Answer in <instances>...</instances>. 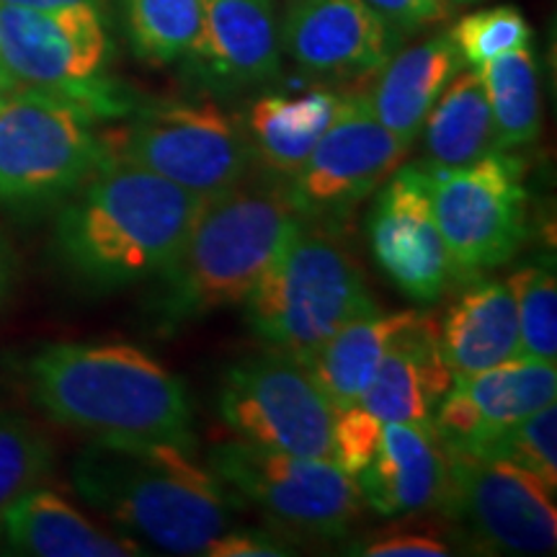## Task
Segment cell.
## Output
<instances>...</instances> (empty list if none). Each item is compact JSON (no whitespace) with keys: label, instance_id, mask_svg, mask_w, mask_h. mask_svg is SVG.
<instances>
[{"label":"cell","instance_id":"6da1fadb","mask_svg":"<svg viewBox=\"0 0 557 557\" xmlns=\"http://www.w3.org/2000/svg\"><path fill=\"white\" fill-rule=\"evenodd\" d=\"M26 385L52 421L99 442L197 444L189 389L137 346L50 344L26 361Z\"/></svg>","mask_w":557,"mask_h":557},{"label":"cell","instance_id":"7a4b0ae2","mask_svg":"<svg viewBox=\"0 0 557 557\" xmlns=\"http://www.w3.org/2000/svg\"><path fill=\"white\" fill-rule=\"evenodd\" d=\"M201 201L158 173L109 152L60 209L54 248L70 274L88 287H132L169 267Z\"/></svg>","mask_w":557,"mask_h":557},{"label":"cell","instance_id":"3957f363","mask_svg":"<svg viewBox=\"0 0 557 557\" xmlns=\"http://www.w3.org/2000/svg\"><path fill=\"white\" fill-rule=\"evenodd\" d=\"M287 181L248 173L201 201L197 220L169 267L156 276L150 323L176 333L212 312L246 302L269 263L299 225Z\"/></svg>","mask_w":557,"mask_h":557},{"label":"cell","instance_id":"277c9868","mask_svg":"<svg viewBox=\"0 0 557 557\" xmlns=\"http://www.w3.org/2000/svg\"><path fill=\"white\" fill-rule=\"evenodd\" d=\"M176 444L94 442L75 457L78 496L129 532L176 555H205L230 529L233 500L212 470Z\"/></svg>","mask_w":557,"mask_h":557},{"label":"cell","instance_id":"5b68a950","mask_svg":"<svg viewBox=\"0 0 557 557\" xmlns=\"http://www.w3.org/2000/svg\"><path fill=\"white\" fill-rule=\"evenodd\" d=\"M243 305L250 331L302 364L338 329L377 310L336 230L312 222H299Z\"/></svg>","mask_w":557,"mask_h":557},{"label":"cell","instance_id":"8992f818","mask_svg":"<svg viewBox=\"0 0 557 557\" xmlns=\"http://www.w3.org/2000/svg\"><path fill=\"white\" fill-rule=\"evenodd\" d=\"M99 122L70 96L13 86L0 99V205L45 209L67 199L109 156Z\"/></svg>","mask_w":557,"mask_h":557},{"label":"cell","instance_id":"52a82bcc","mask_svg":"<svg viewBox=\"0 0 557 557\" xmlns=\"http://www.w3.org/2000/svg\"><path fill=\"white\" fill-rule=\"evenodd\" d=\"M109 34L101 9L37 11L0 5V67L16 86L86 103L101 120L124 116L132 99L107 78Z\"/></svg>","mask_w":557,"mask_h":557},{"label":"cell","instance_id":"ba28073f","mask_svg":"<svg viewBox=\"0 0 557 557\" xmlns=\"http://www.w3.org/2000/svg\"><path fill=\"white\" fill-rule=\"evenodd\" d=\"M209 470L295 537L341 540L364 506L354 478L331 459L287 455L238 438L209 451Z\"/></svg>","mask_w":557,"mask_h":557},{"label":"cell","instance_id":"9c48e42d","mask_svg":"<svg viewBox=\"0 0 557 557\" xmlns=\"http://www.w3.org/2000/svg\"><path fill=\"white\" fill-rule=\"evenodd\" d=\"M426 173L455 282L468 284L519 253L527 240L529 201L521 158L498 150L462 169Z\"/></svg>","mask_w":557,"mask_h":557},{"label":"cell","instance_id":"30bf717a","mask_svg":"<svg viewBox=\"0 0 557 557\" xmlns=\"http://www.w3.org/2000/svg\"><path fill=\"white\" fill-rule=\"evenodd\" d=\"M120 158L201 199L235 186L256 163L243 122L214 101L148 103L124 132Z\"/></svg>","mask_w":557,"mask_h":557},{"label":"cell","instance_id":"8fae6325","mask_svg":"<svg viewBox=\"0 0 557 557\" xmlns=\"http://www.w3.org/2000/svg\"><path fill=\"white\" fill-rule=\"evenodd\" d=\"M220 413L240 442L297 457L331 459V403L302 361L269 348L222 377Z\"/></svg>","mask_w":557,"mask_h":557},{"label":"cell","instance_id":"7c38bea8","mask_svg":"<svg viewBox=\"0 0 557 557\" xmlns=\"http://www.w3.org/2000/svg\"><path fill=\"white\" fill-rule=\"evenodd\" d=\"M408 150L374 120L367 96H341L329 129L287 181L289 205L302 222L338 230L369 194L385 184Z\"/></svg>","mask_w":557,"mask_h":557},{"label":"cell","instance_id":"4fadbf2b","mask_svg":"<svg viewBox=\"0 0 557 557\" xmlns=\"http://www.w3.org/2000/svg\"><path fill=\"white\" fill-rule=\"evenodd\" d=\"M442 511L462 521L470 537L487 553H555L553 491L504 459L449 447V485Z\"/></svg>","mask_w":557,"mask_h":557},{"label":"cell","instance_id":"5bb4252c","mask_svg":"<svg viewBox=\"0 0 557 557\" xmlns=\"http://www.w3.org/2000/svg\"><path fill=\"white\" fill-rule=\"evenodd\" d=\"M367 233L380 271L406 297L436 302L455 282L431 207V181L421 163L398 165L389 173L369 212Z\"/></svg>","mask_w":557,"mask_h":557},{"label":"cell","instance_id":"9a60e30c","mask_svg":"<svg viewBox=\"0 0 557 557\" xmlns=\"http://www.w3.org/2000/svg\"><path fill=\"white\" fill-rule=\"evenodd\" d=\"M278 37L299 70L329 81L377 73L403 45L364 0H289Z\"/></svg>","mask_w":557,"mask_h":557},{"label":"cell","instance_id":"2e32d148","mask_svg":"<svg viewBox=\"0 0 557 557\" xmlns=\"http://www.w3.org/2000/svg\"><path fill=\"white\" fill-rule=\"evenodd\" d=\"M199 88L235 94L274 81L282 37L274 0H205L197 39L184 54Z\"/></svg>","mask_w":557,"mask_h":557},{"label":"cell","instance_id":"e0dca14e","mask_svg":"<svg viewBox=\"0 0 557 557\" xmlns=\"http://www.w3.org/2000/svg\"><path fill=\"white\" fill-rule=\"evenodd\" d=\"M557 398L555 364L511 359L457 377L434 413V429L451 449H478Z\"/></svg>","mask_w":557,"mask_h":557},{"label":"cell","instance_id":"ac0fdd59","mask_svg":"<svg viewBox=\"0 0 557 557\" xmlns=\"http://www.w3.org/2000/svg\"><path fill=\"white\" fill-rule=\"evenodd\" d=\"M354 483L361 500L382 517L442 508L449 485V447L434 423H382L380 447Z\"/></svg>","mask_w":557,"mask_h":557},{"label":"cell","instance_id":"d6986e66","mask_svg":"<svg viewBox=\"0 0 557 557\" xmlns=\"http://www.w3.org/2000/svg\"><path fill=\"white\" fill-rule=\"evenodd\" d=\"M451 385L455 374L438 344V320L418 312L387 348L359 403L382 423H431Z\"/></svg>","mask_w":557,"mask_h":557},{"label":"cell","instance_id":"ffe728a7","mask_svg":"<svg viewBox=\"0 0 557 557\" xmlns=\"http://www.w3.org/2000/svg\"><path fill=\"white\" fill-rule=\"evenodd\" d=\"M438 344L455 380L519 359V320L511 284L483 276L468 282V289L438 320Z\"/></svg>","mask_w":557,"mask_h":557},{"label":"cell","instance_id":"44dd1931","mask_svg":"<svg viewBox=\"0 0 557 557\" xmlns=\"http://www.w3.org/2000/svg\"><path fill=\"white\" fill-rule=\"evenodd\" d=\"M462 65V54L449 34H436L421 45L393 52L377 70L372 90L364 94L374 120L410 148L431 107Z\"/></svg>","mask_w":557,"mask_h":557},{"label":"cell","instance_id":"7402d4cb","mask_svg":"<svg viewBox=\"0 0 557 557\" xmlns=\"http://www.w3.org/2000/svg\"><path fill=\"white\" fill-rule=\"evenodd\" d=\"M5 540L21 555L37 557H129L135 542L103 532L75 506L47 487H32L0 519Z\"/></svg>","mask_w":557,"mask_h":557},{"label":"cell","instance_id":"603a6c76","mask_svg":"<svg viewBox=\"0 0 557 557\" xmlns=\"http://www.w3.org/2000/svg\"><path fill=\"white\" fill-rule=\"evenodd\" d=\"M338 107L341 96L331 90L299 96L269 94L250 103L246 120L240 122L263 171L289 181L310 158Z\"/></svg>","mask_w":557,"mask_h":557},{"label":"cell","instance_id":"cb8c5ba5","mask_svg":"<svg viewBox=\"0 0 557 557\" xmlns=\"http://www.w3.org/2000/svg\"><path fill=\"white\" fill-rule=\"evenodd\" d=\"M416 318V310L382 312L377 308L354 318L310 354L305 367L333 410L357 406L372 385L387 348Z\"/></svg>","mask_w":557,"mask_h":557},{"label":"cell","instance_id":"d4e9b609","mask_svg":"<svg viewBox=\"0 0 557 557\" xmlns=\"http://www.w3.org/2000/svg\"><path fill=\"white\" fill-rule=\"evenodd\" d=\"M423 165L431 171H451L498 152L496 124L478 70L459 73L442 90L423 120Z\"/></svg>","mask_w":557,"mask_h":557},{"label":"cell","instance_id":"484cf974","mask_svg":"<svg viewBox=\"0 0 557 557\" xmlns=\"http://www.w3.org/2000/svg\"><path fill=\"white\" fill-rule=\"evenodd\" d=\"M475 70L491 103L498 150L511 152L537 143L542 132V83L532 47L521 45Z\"/></svg>","mask_w":557,"mask_h":557},{"label":"cell","instance_id":"4316f807","mask_svg":"<svg viewBox=\"0 0 557 557\" xmlns=\"http://www.w3.org/2000/svg\"><path fill=\"white\" fill-rule=\"evenodd\" d=\"M132 52L148 65L184 60L197 39L205 0H120Z\"/></svg>","mask_w":557,"mask_h":557},{"label":"cell","instance_id":"83f0119b","mask_svg":"<svg viewBox=\"0 0 557 557\" xmlns=\"http://www.w3.org/2000/svg\"><path fill=\"white\" fill-rule=\"evenodd\" d=\"M54 465V451L26 418L0 410V519L16 500L41 485Z\"/></svg>","mask_w":557,"mask_h":557},{"label":"cell","instance_id":"f1b7e54d","mask_svg":"<svg viewBox=\"0 0 557 557\" xmlns=\"http://www.w3.org/2000/svg\"><path fill=\"white\" fill-rule=\"evenodd\" d=\"M517 299L519 359L557 361V282L545 267H527L508 278Z\"/></svg>","mask_w":557,"mask_h":557},{"label":"cell","instance_id":"f546056e","mask_svg":"<svg viewBox=\"0 0 557 557\" xmlns=\"http://www.w3.org/2000/svg\"><path fill=\"white\" fill-rule=\"evenodd\" d=\"M478 455L504 459L513 468L527 470L542 485L555 493L557 487V406L534 410L524 421L513 423L511 429L500 431L491 442L480 444Z\"/></svg>","mask_w":557,"mask_h":557},{"label":"cell","instance_id":"4dcf8cb0","mask_svg":"<svg viewBox=\"0 0 557 557\" xmlns=\"http://www.w3.org/2000/svg\"><path fill=\"white\" fill-rule=\"evenodd\" d=\"M451 41L462 54L465 62L472 67L485 65L487 60L498 58L517 50L521 45H529L532 29H529L524 13L513 5H493L475 13H468L455 24L449 32Z\"/></svg>","mask_w":557,"mask_h":557},{"label":"cell","instance_id":"1f68e13d","mask_svg":"<svg viewBox=\"0 0 557 557\" xmlns=\"http://www.w3.org/2000/svg\"><path fill=\"white\" fill-rule=\"evenodd\" d=\"M380 436L382 421L369 413L361 403L336 410L331 429V462L348 478H357L372 462L380 447Z\"/></svg>","mask_w":557,"mask_h":557},{"label":"cell","instance_id":"d6a6232c","mask_svg":"<svg viewBox=\"0 0 557 557\" xmlns=\"http://www.w3.org/2000/svg\"><path fill=\"white\" fill-rule=\"evenodd\" d=\"M398 37H410L423 26L436 24L451 11L444 0H364Z\"/></svg>","mask_w":557,"mask_h":557},{"label":"cell","instance_id":"836d02e7","mask_svg":"<svg viewBox=\"0 0 557 557\" xmlns=\"http://www.w3.org/2000/svg\"><path fill=\"white\" fill-rule=\"evenodd\" d=\"M209 557H276L292 555L282 540L271 537L267 532H233L227 529L212 545L207 547Z\"/></svg>","mask_w":557,"mask_h":557},{"label":"cell","instance_id":"e575fe53","mask_svg":"<svg viewBox=\"0 0 557 557\" xmlns=\"http://www.w3.org/2000/svg\"><path fill=\"white\" fill-rule=\"evenodd\" d=\"M357 553L367 557H438L449 555V545L436 537H429V534H389V537L369 542Z\"/></svg>","mask_w":557,"mask_h":557},{"label":"cell","instance_id":"d590c367","mask_svg":"<svg viewBox=\"0 0 557 557\" xmlns=\"http://www.w3.org/2000/svg\"><path fill=\"white\" fill-rule=\"evenodd\" d=\"M0 5H18V9H37V11L70 9V5H90V9L103 11V0H0Z\"/></svg>","mask_w":557,"mask_h":557},{"label":"cell","instance_id":"8d00e7d4","mask_svg":"<svg viewBox=\"0 0 557 557\" xmlns=\"http://www.w3.org/2000/svg\"><path fill=\"white\" fill-rule=\"evenodd\" d=\"M9 284H11V253H9V246L0 240V305H3L5 295H9Z\"/></svg>","mask_w":557,"mask_h":557},{"label":"cell","instance_id":"74e56055","mask_svg":"<svg viewBox=\"0 0 557 557\" xmlns=\"http://www.w3.org/2000/svg\"><path fill=\"white\" fill-rule=\"evenodd\" d=\"M16 86V83H13L11 78H9V73H5L3 67H0V99H3L5 94H9V90Z\"/></svg>","mask_w":557,"mask_h":557},{"label":"cell","instance_id":"f35d334b","mask_svg":"<svg viewBox=\"0 0 557 557\" xmlns=\"http://www.w3.org/2000/svg\"><path fill=\"white\" fill-rule=\"evenodd\" d=\"M444 3H447L449 9H457V5H470V3H478V0H444Z\"/></svg>","mask_w":557,"mask_h":557}]
</instances>
